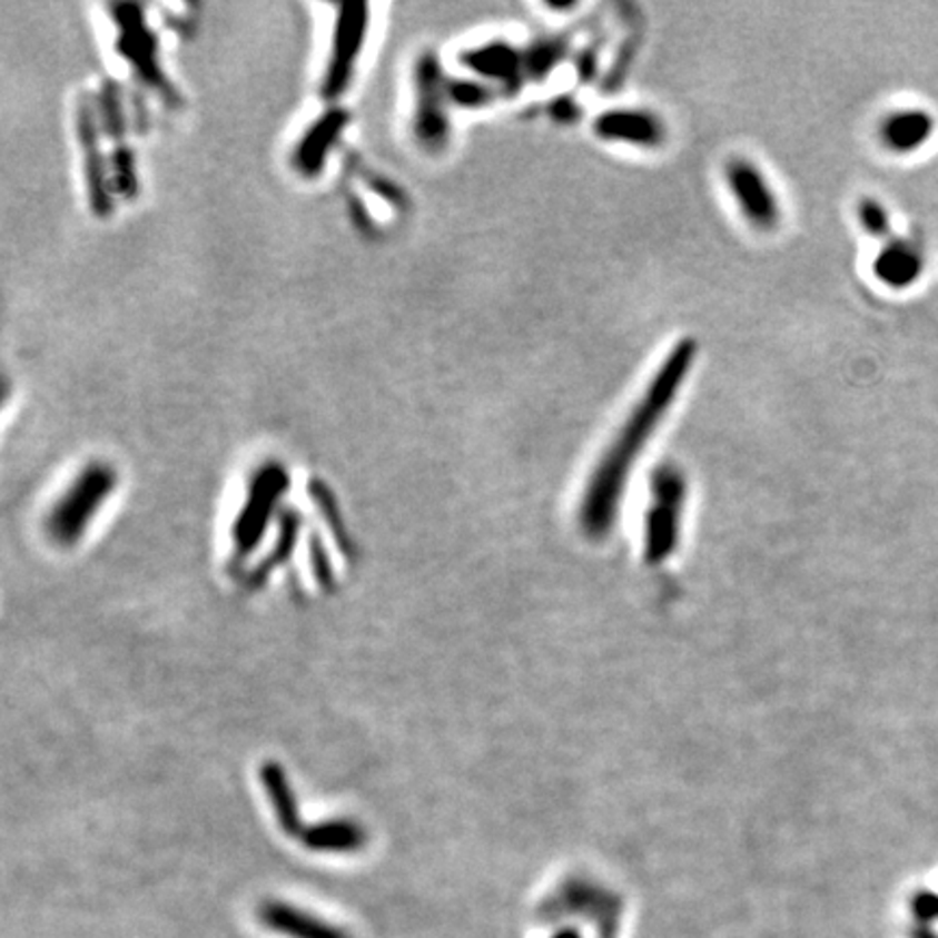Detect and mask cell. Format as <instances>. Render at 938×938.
I'll use <instances>...</instances> for the list:
<instances>
[{
	"label": "cell",
	"mask_w": 938,
	"mask_h": 938,
	"mask_svg": "<svg viewBox=\"0 0 938 938\" xmlns=\"http://www.w3.org/2000/svg\"><path fill=\"white\" fill-rule=\"evenodd\" d=\"M695 357L698 344L693 339H682L671 348L670 355L650 378L645 394L628 415L624 428L620 431L613 446L609 447L589 485L582 511L589 531H604L611 524V517L618 509V500L624 492L625 478L639 456V450L648 444L656 426L668 415L671 404L680 394L693 367Z\"/></svg>",
	"instance_id": "cell-1"
},
{
	"label": "cell",
	"mask_w": 938,
	"mask_h": 938,
	"mask_svg": "<svg viewBox=\"0 0 938 938\" xmlns=\"http://www.w3.org/2000/svg\"><path fill=\"white\" fill-rule=\"evenodd\" d=\"M118 476L105 463H91L66 490L46 517V533L63 547L75 545L116 490Z\"/></svg>",
	"instance_id": "cell-2"
},
{
	"label": "cell",
	"mask_w": 938,
	"mask_h": 938,
	"mask_svg": "<svg viewBox=\"0 0 938 938\" xmlns=\"http://www.w3.org/2000/svg\"><path fill=\"white\" fill-rule=\"evenodd\" d=\"M447 81L433 52H424L415 66L413 135L426 150H442L450 139Z\"/></svg>",
	"instance_id": "cell-3"
},
{
	"label": "cell",
	"mask_w": 938,
	"mask_h": 938,
	"mask_svg": "<svg viewBox=\"0 0 938 938\" xmlns=\"http://www.w3.org/2000/svg\"><path fill=\"white\" fill-rule=\"evenodd\" d=\"M287 487L289 478L283 465L268 463L257 472L246 495V504L241 506L233 526V541L239 554H248L250 550H255L261 536L266 535L276 506Z\"/></svg>",
	"instance_id": "cell-4"
},
{
	"label": "cell",
	"mask_w": 938,
	"mask_h": 938,
	"mask_svg": "<svg viewBox=\"0 0 938 938\" xmlns=\"http://www.w3.org/2000/svg\"><path fill=\"white\" fill-rule=\"evenodd\" d=\"M367 22H369L367 4L346 2L339 7L335 31H333V48H330L326 75L322 81V93L326 98H339L350 86L358 52L365 42Z\"/></svg>",
	"instance_id": "cell-5"
},
{
	"label": "cell",
	"mask_w": 938,
	"mask_h": 938,
	"mask_svg": "<svg viewBox=\"0 0 938 938\" xmlns=\"http://www.w3.org/2000/svg\"><path fill=\"white\" fill-rule=\"evenodd\" d=\"M725 182L743 218L759 230H773L780 223V205L767 177L748 159H732L725 166Z\"/></svg>",
	"instance_id": "cell-6"
},
{
	"label": "cell",
	"mask_w": 938,
	"mask_h": 938,
	"mask_svg": "<svg viewBox=\"0 0 938 938\" xmlns=\"http://www.w3.org/2000/svg\"><path fill=\"white\" fill-rule=\"evenodd\" d=\"M259 924L285 938H353L348 930L283 899H268L257 908Z\"/></svg>",
	"instance_id": "cell-7"
},
{
	"label": "cell",
	"mask_w": 938,
	"mask_h": 938,
	"mask_svg": "<svg viewBox=\"0 0 938 938\" xmlns=\"http://www.w3.org/2000/svg\"><path fill=\"white\" fill-rule=\"evenodd\" d=\"M593 131L606 141H618L636 148H659L668 137L663 120L645 109L604 111L595 118Z\"/></svg>",
	"instance_id": "cell-8"
},
{
	"label": "cell",
	"mask_w": 938,
	"mask_h": 938,
	"mask_svg": "<svg viewBox=\"0 0 938 938\" xmlns=\"http://www.w3.org/2000/svg\"><path fill=\"white\" fill-rule=\"evenodd\" d=\"M463 63L483 79L497 83V88H502L506 93H517L524 86V50H517L515 46L506 42H490L472 48L463 55Z\"/></svg>",
	"instance_id": "cell-9"
},
{
	"label": "cell",
	"mask_w": 938,
	"mask_h": 938,
	"mask_svg": "<svg viewBox=\"0 0 938 938\" xmlns=\"http://www.w3.org/2000/svg\"><path fill=\"white\" fill-rule=\"evenodd\" d=\"M926 269V257L919 244L906 237H891L885 241L873 259L876 278L891 289L912 287Z\"/></svg>",
	"instance_id": "cell-10"
},
{
	"label": "cell",
	"mask_w": 938,
	"mask_h": 938,
	"mask_svg": "<svg viewBox=\"0 0 938 938\" xmlns=\"http://www.w3.org/2000/svg\"><path fill=\"white\" fill-rule=\"evenodd\" d=\"M937 131L935 116L926 109H897L880 122V141L895 155H910L924 148Z\"/></svg>",
	"instance_id": "cell-11"
},
{
	"label": "cell",
	"mask_w": 938,
	"mask_h": 938,
	"mask_svg": "<svg viewBox=\"0 0 938 938\" xmlns=\"http://www.w3.org/2000/svg\"><path fill=\"white\" fill-rule=\"evenodd\" d=\"M79 137H81V150L86 159V180L90 187L91 209L98 216H107L113 205V198L109 191L107 161L98 146V129H96L93 111L86 102L79 109Z\"/></svg>",
	"instance_id": "cell-12"
},
{
	"label": "cell",
	"mask_w": 938,
	"mask_h": 938,
	"mask_svg": "<svg viewBox=\"0 0 938 938\" xmlns=\"http://www.w3.org/2000/svg\"><path fill=\"white\" fill-rule=\"evenodd\" d=\"M346 111L330 109L322 118H317L309 127V131L300 137L296 150H294V168L303 172L305 177H313L322 170L326 155L337 144V137L346 127Z\"/></svg>",
	"instance_id": "cell-13"
},
{
	"label": "cell",
	"mask_w": 938,
	"mask_h": 938,
	"mask_svg": "<svg viewBox=\"0 0 938 938\" xmlns=\"http://www.w3.org/2000/svg\"><path fill=\"white\" fill-rule=\"evenodd\" d=\"M100 105H102V116H105V134L109 135L113 141V157H111L113 179L125 196H131L137 187V180H135L134 157H131L129 146L125 144V120L120 116L116 86H107L102 90Z\"/></svg>",
	"instance_id": "cell-14"
},
{
	"label": "cell",
	"mask_w": 938,
	"mask_h": 938,
	"mask_svg": "<svg viewBox=\"0 0 938 938\" xmlns=\"http://www.w3.org/2000/svg\"><path fill=\"white\" fill-rule=\"evenodd\" d=\"M298 839L315 853H355L365 848L367 832L353 819H328L305 826Z\"/></svg>",
	"instance_id": "cell-15"
},
{
	"label": "cell",
	"mask_w": 938,
	"mask_h": 938,
	"mask_svg": "<svg viewBox=\"0 0 938 938\" xmlns=\"http://www.w3.org/2000/svg\"><path fill=\"white\" fill-rule=\"evenodd\" d=\"M118 24H120V36H125L122 40V55H127V59L137 68V72H141V79L150 86H161V77H159V66L155 63V40L150 36V31L146 29L141 13L139 16H129V4L118 9Z\"/></svg>",
	"instance_id": "cell-16"
},
{
	"label": "cell",
	"mask_w": 938,
	"mask_h": 938,
	"mask_svg": "<svg viewBox=\"0 0 938 938\" xmlns=\"http://www.w3.org/2000/svg\"><path fill=\"white\" fill-rule=\"evenodd\" d=\"M261 780L268 793L269 804L274 808L276 821L280 826V830L289 837H300L305 830V823L300 819V810H298V802L294 798L292 784L287 780V773L283 771L280 764L276 762H266L261 769Z\"/></svg>",
	"instance_id": "cell-17"
},
{
	"label": "cell",
	"mask_w": 938,
	"mask_h": 938,
	"mask_svg": "<svg viewBox=\"0 0 938 938\" xmlns=\"http://www.w3.org/2000/svg\"><path fill=\"white\" fill-rule=\"evenodd\" d=\"M567 42L563 38H543L529 50H524L526 59V77L531 79H545L552 68L565 57Z\"/></svg>",
	"instance_id": "cell-18"
},
{
	"label": "cell",
	"mask_w": 938,
	"mask_h": 938,
	"mask_svg": "<svg viewBox=\"0 0 938 938\" xmlns=\"http://www.w3.org/2000/svg\"><path fill=\"white\" fill-rule=\"evenodd\" d=\"M858 223L862 230L876 239H891L893 237V224L889 209L876 200V198H862L858 203Z\"/></svg>",
	"instance_id": "cell-19"
},
{
	"label": "cell",
	"mask_w": 938,
	"mask_h": 938,
	"mask_svg": "<svg viewBox=\"0 0 938 938\" xmlns=\"http://www.w3.org/2000/svg\"><path fill=\"white\" fill-rule=\"evenodd\" d=\"M447 98L456 107L476 109L492 102L493 88L490 83L456 79V81H447Z\"/></svg>",
	"instance_id": "cell-20"
},
{
	"label": "cell",
	"mask_w": 938,
	"mask_h": 938,
	"mask_svg": "<svg viewBox=\"0 0 938 938\" xmlns=\"http://www.w3.org/2000/svg\"><path fill=\"white\" fill-rule=\"evenodd\" d=\"M910 908H912V915L919 921V926L930 924V921L938 919V895L932 893V891H919L912 897Z\"/></svg>",
	"instance_id": "cell-21"
},
{
	"label": "cell",
	"mask_w": 938,
	"mask_h": 938,
	"mask_svg": "<svg viewBox=\"0 0 938 938\" xmlns=\"http://www.w3.org/2000/svg\"><path fill=\"white\" fill-rule=\"evenodd\" d=\"M554 105H556V118H563V113H565V120H572L574 118L576 105H572L570 100H559Z\"/></svg>",
	"instance_id": "cell-22"
},
{
	"label": "cell",
	"mask_w": 938,
	"mask_h": 938,
	"mask_svg": "<svg viewBox=\"0 0 938 938\" xmlns=\"http://www.w3.org/2000/svg\"><path fill=\"white\" fill-rule=\"evenodd\" d=\"M910 938H938V935L926 926H917V928L910 930Z\"/></svg>",
	"instance_id": "cell-23"
},
{
	"label": "cell",
	"mask_w": 938,
	"mask_h": 938,
	"mask_svg": "<svg viewBox=\"0 0 938 938\" xmlns=\"http://www.w3.org/2000/svg\"><path fill=\"white\" fill-rule=\"evenodd\" d=\"M552 938H581V935H579V932H574V930H563V932H559L556 937Z\"/></svg>",
	"instance_id": "cell-24"
}]
</instances>
